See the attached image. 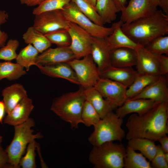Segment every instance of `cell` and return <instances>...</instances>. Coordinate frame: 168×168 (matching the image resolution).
I'll return each mask as SVG.
<instances>
[{"label":"cell","mask_w":168,"mask_h":168,"mask_svg":"<svg viewBox=\"0 0 168 168\" xmlns=\"http://www.w3.org/2000/svg\"><path fill=\"white\" fill-rule=\"evenodd\" d=\"M168 101L157 102L148 111L130 115L126 123V139L144 138L154 142L168 133Z\"/></svg>","instance_id":"6da1fadb"},{"label":"cell","mask_w":168,"mask_h":168,"mask_svg":"<svg viewBox=\"0 0 168 168\" xmlns=\"http://www.w3.org/2000/svg\"><path fill=\"white\" fill-rule=\"evenodd\" d=\"M121 28L133 42L145 47L155 38L168 34V15L157 10L129 24L123 23Z\"/></svg>","instance_id":"7a4b0ae2"},{"label":"cell","mask_w":168,"mask_h":168,"mask_svg":"<svg viewBox=\"0 0 168 168\" xmlns=\"http://www.w3.org/2000/svg\"><path fill=\"white\" fill-rule=\"evenodd\" d=\"M84 88L67 93L54 99L50 110L63 120L69 123L73 129L77 128L80 123L83 124L82 113L86 100Z\"/></svg>","instance_id":"3957f363"},{"label":"cell","mask_w":168,"mask_h":168,"mask_svg":"<svg viewBox=\"0 0 168 168\" xmlns=\"http://www.w3.org/2000/svg\"><path fill=\"white\" fill-rule=\"evenodd\" d=\"M35 125L31 118L24 123L15 126L14 134L10 144L5 149L8 157V163L12 168H19V163L28 144L36 139L43 137L40 133L33 134L31 128Z\"/></svg>","instance_id":"277c9868"},{"label":"cell","mask_w":168,"mask_h":168,"mask_svg":"<svg viewBox=\"0 0 168 168\" xmlns=\"http://www.w3.org/2000/svg\"><path fill=\"white\" fill-rule=\"evenodd\" d=\"M123 122L122 119L111 112L94 126V131L88 138L89 142L97 146L106 142L121 141L126 136L122 128Z\"/></svg>","instance_id":"5b68a950"},{"label":"cell","mask_w":168,"mask_h":168,"mask_svg":"<svg viewBox=\"0 0 168 168\" xmlns=\"http://www.w3.org/2000/svg\"><path fill=\"white\" fill-rule=\"evenodd\" d=\"M125 154L123 144L110 142L93 146L89 160L96 168H123Z\"/></svg>","instance_id":"8992f818"},{"label":"cell","mask_w":168,"mask_h":168,"mask_svg":"<svg viewBox=\"0 0 168 168\" xmlns=\"http://www.w3.org/2000/svg\"><path fill=\"white\" fill-rule=\"evenodd\" d=\"M62 11L68 21L76 24L92 37L105 39L113 32L112 26L107 27L93 22L71 1Z\"/></svg>","instance_id":"52a82bcc"},{"label":"cell","mask_w":168,"mask_h":168,"mask_svg":"<svg viewBox=\"0 0 168 168\" xmlns=\"http://www.w3.org/2000/svg\"><path fill=\"white\" fill-rule=\"evenodd\" d=\"M68 63L75 72L80 85L84 88L94 86L100 78V71L91 54Z\"/></svg>","instance_id":"ba28073f"},{"label":"cell","mask_w":168,"mask_h":168,"mask_svg":"<svg viewBox=\"0 0 168 168\" xmlns=\"http://www.w3.org/2000/svg\"><path fill=\"white\" fill-rule=\"evenodd\" d=\"M35 15L33 26L44 35L58 30H68V27L69 21L62 10L48 11Z\"/></svg>","instance_id":"9c48e42d"},{"label":"cell","mask_w":168,"mask_h":168,"mask_svg":"<svg viewBox=\"0 0 168 168\" xmlns=\"http://www.w3.org/2000/svg\"><path fill=\"white\" fill-rule=\"evenodd\" d=\"M68 30L71 40L69 47L75 58L80 59L90 54L92 36L76 24L69 21Z\"/></svg>","instance_id":"30bf717a"},{"label":"cell","mask_w":168,"mask_h":168,"mask_svg":"<svg viewBox=\"0 0 168 168\" xmlns=\"http://www.w3.org/2000/svg\"><path fill=\"white\" fill-rule=\"evenodd\" d=\"M94 87L105 99L116 108L121 106L127 99L126 92L128 87L115 81L100 77Z\"/></svg>","instance_id":"8fae6325"},{"label":"cell","mask_w":168,"mask_h":168,"mask_svg":"<svg viewBox=\"0 0 168 168\" xmlns=\"http://www.w3.org/2000/svg\"><path fill=\"white\" fill-rule=\"evenodd\" d=\"M157 10L148 0H130L128 6L121 10L120 20L124 24H129L151 15Z\"/></svg>","instance_id":"7c38bea8"},{"label":"cell","mask_w":168,"mask_h":168,"mask_svg":"<svg viewBox=\"0 0 168 168\" xmlns=\"http://www.w3.org/2000/svg\"><path fill=\"white\" fill-rule=\"evenodd\" d=\"M75 58V56L69 46L49 48L38 55L36 66L68 63Z\"/></svg>","instance_id":"4fadbf2b"},{"label":"cell","mask_w":168,"mask_h":168,"mask_svg":"<svg viewBox=\"0 0 168 168\" xmlns=\"http://www.w3.org/2000/svg\"><path fill=\"white\" fill-rule=\"evenodd\" d=\"M137 57L136 65L138 74L159 75V56L141 46L136 50Z\"/></svg>","instance_id":"5bb4252c"},{"label":"cell","mask_w":168,"mask_h":168,"mask_svg":"<svg viewBox=\"0 0 168 168\" xmlns=\"http://www.w3.org/2000/svg\"><path fill=\"white\" fill-rule=\"evenodd\" d=\"M131 99H148L159 102L168 101V88L165 76L160 75L156 80Z\"/></svg>","instance_id":"9a60e30c"},{"label":"cell","mask_w":168,"mask_h":168,"mask_svg":"<svg viewBox=\"0 0 168 168\" xmlns=\"http://www.w3.org/2000/svg\"><path fill=\"white\" fill-rule=\"evenodd\" d=\"M110 51L105 39L92 36L90 54L100 73L111 66Z\"/></svg>","instance_id":"2e32d148"},{"label":"cell","mask_w":168,"mask_h":168,"mask_svg":"<svg viewBox=\"0 0 168 168\" xmlns=\"http://www.w3.org/2000/svg\"><path fill=\"white\" fill-rule=\"evenodd\" d=\"M157 102L148 99H127L121 106L117 108L115 114L122 119L130 113L141 115L148 111Z\"/></svg>","instance_id":"e0dca14e"},{"label":"cell","mask_w":168,"mask_h":168,"mask_svg":"<svg viewBox=\"0 0 168 168\" xmlns=\"http://www.w3.org/2000/svg\"><path fill=\"white\" fill-rule=\"evenodd\" d=\"M34 106L32 100L27 97L21 101L4 117L3 122L14 126L22 124L29 118Z\"/></svg>","instance_id":"ac0fdd59"},{"label":"cell","mask_w":168,"mask_h":168,"mask_svg":"<svg viewBox=\"0 0 168 168\" xmlns=\"http://www.w3.org/2000/svg\"><path fill=\"white\" fill-rule=\"evenodd\" d=\"M36 66L44 74L51 77L62 78L71 83L80 85L75 72L68 63Z\"/></svg>","instance_id":"d6986e66"},{"label":"cell","mask_w":168,"mask_h":168,"mask_svg":"<svg viewBox=\"0 0 168 168\" xmlns=\"http://www.w3.org/2000/svg\"><path fill=\"white\" fill-rule=\"evenodd\" d=\"M138 74L132 67L119 68L110 66L100 73V77L109 79L119 83L128 88Z\"/></svg>","instance_id":"ffe728a7"},{"label":"cell","mask_w":168,"mask_h":168,"mask_svg":"<svg viewBox=\"0 0 168 168\" xmlns=\"http://www.w3.org/2000/svg\"><path fill=\"white\" fill-rule=\"evenodd\" d=\"M136 49L125 47L111 50L110 54L111 66L116 67H132L136 66L137 61Z\"/></svg>","instance_id":"44dd1931"},{"label":"cell","mask_w":168,"mask_h":168,"mask_svg":"<svg viewBox=\"0 0 168 168\" xmlns=\"http://www.w3.org/2000/svg\"><path fill=\"white\" fill-rule=\"evenodd\" d=\"M123 23L120 20L113 23L111 26L113 28L112 33L105 39L111 50L122 47L136 50L142 46L135 43L124 32L121 28Z\"/></svg>","instance_id":"7402d4cb"},{"label":"cell","mask_w":168,"mask_h":168,"mask_svg":"<svg viewBox=\"0 0 168 168\" xmlns=\"http://www.w3.org/2000/svg\"><path fill=\"white\" fill-rule=\"evenodd\" d=\"M86 100L89 101L102 119L117 108L105 99L94 86L84 88Z\"/></svg>","instance_id":"603a6c76"},{"label":"cell","mask_w":168,"mask_h":168,"mask_svg":"<svg viewBox=\"0 0 168 168\" xmlns=\"http://www.w3.org/2000/svg\"><path fill=\"white\" fill-rule=\"evenodd\" d=\"M2 95L7 114L12 110L22 100L28 97L26 90L21 84L15 83L4 88Z\"/></svg>","instance_id":"cb8c5ba5"},{"label":"cell","mask_w":168,"mask_h":168,"mask_svg":"<svg viewBox=\"0 0 168 168\" xmlns=\"http://www.w3.org/2000/svg\"><path fill=\"white\" fill-rule=\"evenodd\" d=\"M24 42L32 44L41 53L49 48L52 44L44 35L38 31L32 26L29 27L22 35Z\"/></svg>","instance_id":"d4e9b609"},{"label":"cell","mask_w":168,"mask_h":168,"mask_svg":"<svg viewBox=\"0 0 168 168\" xmlns=\"http://www.w3.org/2000/svg\"><path fill=\"white\" fill-rule=\"evenodd\" d=\"M128 140V146L138 151L151 162L156 152L157 145L155 142L144 138H134Z\"/></svg>","instance_id":"484cf974"},{"label":"cell","mask_w":168,"mask_h":168,"mask_svg":"<svg viewBox=\"0 0 168 168\" xmlns=\"http://www.w3.org/2000/svg\"><path fill=\"white\" fill-rule=\"evenodd\" d=\"M160 76L138 73L133 83L127 89V99L132 98L138 95L148 85L156 80Z\"/></svg>","instance_id":"4316f807"},{"label":"cell","mask_w":168,"mask_h":168,"mask_svg":"<svg viewBox=\"0 0 168 168\" xmlns=\"http://www.w3.org/2000/svg\"><path fill=\"white\" fill-rule=\"evenodd\" d=\"M95 8L105 24L115 20L117 13L120 12L113 0H96Z\"/></svg>","instance_id":"83f0119b"},{"label":"cell","mask_w":168,"mask_h":168,"mask_svg":"<svg viewBox=\"0 0 168 168\" xmlns=\"http://www.w3.org/2000/svg\"><path fill=\"white\" fill-rule=\"evenodd\" d=\"M124 168H152L150 161L141 153L137 152L127 146L124 160Z\"/></svg>","instance_id":"f1b7e54d"},{"label":"cell","mask_w":168,"mask_h":168,"mask_svg":"<svg viewBox=\"0 0 168 168\" xmlns=\"http://www.w3.org/2000/svg\"><path fill=\"white\" fill-rule=\"evenodd\" d=\"M26 74L24 68L16 63L0 62V81L4 78L9 81L16 80Z\"/></svg>","instance_id":"f546056e"},{"label":"cell","mask_w":168,"mask_h":168,"mask_svg":"<svg viewBox=\"0 0 168 168\" xmlns=\"http://www.w3.org/2000/svg\"><path fill=\"white\" fill-rule=\"evenodd\" d=\"M37 50L31 44H28L22 49L16 59V63L25 68L26 71L29 70L31 66H36L37 57L39 55Z\"/></svg>","instance_id":"4dcf8cb0"},{"label":"cell","mask_w":168,"mask_h":168,"mask_svg":"<svg viewBox=\"0 0 168 168\" xmlns=\"http://www.w3.org/2000/svg\"><path fill=\"white\" fill-rule=\"evenodd\" d=\"M80 10L95 23L104 26L102 20L94 7L88 0H71Z\"/></svg>","instance_id":"1f68e13d"},{"label":"cell","mask_w":168,"mask_h":168,"mask_svg":"<svg viewBox=\"0 0 168 168\" xmlns=\"http://www.w3.org/2000/svg\"><path fill=\"white\" fill-rule=\"evenodd\" d=\"M149 51L157 55H168V36L162 35L151 40L145 46Z\"/></svg>","instance_id":"d6a6232c"},{"label":"cell","mask_w":168,"mask_h":168,"mask_svg":"<svg viewBox=\"0 0 168 168\" xmlns=\"http://www.w3.org/2000/svg\"><path fill=\"white\" fill-rule=\"evenodd\" d=\"M44 35L51 44L58 47H68L70 44L71 38L68 30H58Z\"/></svg>","instance_id":"836d02e7"},{"label":"cell","mask_w":168,"mask_h":168,"mask_svg":"<svg viewBox=\"0 0 168 168\" xmlns=\"http://www.w3.org/2000/svg\"><path fill=\"white\" fill-rule=\"evenodd\" d=\"M81 116L83 124L87 127L94 126L101 119L95 109L86 100L83 105Z\"/></svg>","instance_id":"e575fe53"},{"label":"cell","mask_w":168,"mask_h":168,"mask_svg":"<svg viewBox=\"0 0 168 168\" xmlns=\"http://www.w3.org/2000/svg\"><path fill=\"white\" fill-rule=\"evenodd\" d=\"M71 0H45L35 8L32 13L35 15L41 12L54 10H63Z\"/></svg>","instance_id":"d590c367"},{"label":"cell","mask_w":168,"mask_h":168,"mask_svg":"<svg viewBox=\"0 0 168 168\" xmlns=\"http://www.w3.org/2000/svg\"><path fill=\"white\" fill-rule=\"evenodd\" d=\"M38 144L35 139L29 143L26 148L25 155L21 158L19 163V167L22 168H36L35 150Z\"/></svg>","instance_id":"8d00e7d4"},{"label":"cell","mask_w":168,"mask_h":168,"mask_svg":"<svg viewBox=\"0 0 168 168\" xmlns=\"http://www.w3.org/2000/svg\"><path fill=\"white\" fill-rule=\"evenodd\" d=\"M19 44V41L16 39L9 40L6 44L0 48V60L11 61L16 59L17 55L16 50Z\"/></svg>","instance_id":"74e56055"},{"label":"cell","mask_w":168,"mask_h":168,"mask_svg":"<svg viewBox=\"0 0 168 168\" xmlns=\"http://www.w3.org/2000/svg\"><path fill=\"white\" fill-rule=\"evenodd\" d=\"M165 152L160 145H157V150L154 157L151 161L152 168H168V163L164 157Z\"/></svg>","instance_id":"f35d334b"},{"label":"cell","mask_w":168,"mask_h":168,"mask_svg":"<svg viewBox=\"0 0 168 168\" xmlns=\"http://www.w3.org/2000/svg\"><path fill=\"white\" fill-rule=\"evenodd\" d=\"M8 17V15L6 11L0 10V27L7 22ZM8 38L7 33L2 31L0 29V48L5 44Z\"/></svg>","instance_id":"ab89813d"},{"label":"cell","mask_w":168,"mask_h":168,"mask_svg":"<svg viewBox=\"0 0 168 168\" xmlns=\"http://www.w3.org/2000/svg\"><path fill=\"white\" fill-rule=\"evenodd\" d=\"M159 73L160 75H164L168 73V57L166 55L159 56Z\"/></svg>","instance_id":"60d3db41"},{"label":"cell","mask_w":168,"mask_h":168,"mask_svg":"<svg viewBox=\"0 0 168 168\" xmlns=\"http://www.w3.org/2000/svg\"><path fill=\"white\" fill-rule=\"evenodd\" d=\"M0 168H12L8 163L7 152L0 145Z\"/></svg>","instance_id":"b9f144b4"},{"label":"cell","mask_w":168,"mask_h":168,"mask_svg":"<svg viewBox=\"0 0 168 168\" xmlns=\"http://www.w3.org/2000/svg\"><path fill=\"white\" fill-rule=\"evenodd\" d=\"M161 144V146L164 152H168V137L167 135L161 137L158 140Z\"/></svg>","instance_id":"7bdbcfd3"},{"label":"cell","mask_w":168,"mask_h":168,"mask_svg":"<svg viewBox=\"0 0 168 168\" xmlns=\"http://www.w3.org/2000/svg\"><path fill=\"white\" fill-rule=\"evenodd\" d=\"M45 0H19L21 4L28 6H34L39 5Z\"/></svg>","instance_id":"ee69618b"},{"label":"cell","mask_w":168,"mask_h":168,"mask_svg":"<svg viewBox=\"0 0 168 168\" xmlns=\"http://www.w3.org/2000/svg\"><path fill=\"white\" fill-rule=\"evenodd\" d=\"M6 112V107L3 100H0V123L2 124Z\"/></svg>","instance_id":"f6af8a7d"},{"label":"cell","mask_w":168,"mask_h":168,"mask_svg":"<svg viewBox=\"0 0 168 168\" xmlns=\"http://www.w3.org/2000/svg\"><path fill=\"white\" fill-rule=\"evenodd\" d=\"M127 0H113L116 7L120 11L125 7Z\"/></svg>","instance_id":"bcb514c9"},{"label":"cell","mask_w":168,"mask_h":168,"mask_svg":"<svg viewBox=\"0 0 168 168\" xmlns=\"http://www.w3.org/2000/svg\"><path fill=\"white\" fill-rule=\"evenodd\" d=\"M158 6L166 14L168 15V0H161Z\"/></svg>","instance_id":"7dc6e473"},{"label":"cell","mask_w":168,"mask_h":168,"mask_svg":"<svg viewBox=\"0 0 168 168\" xmlns=\"http://www.w3.org/2000/svg\"><path fill=\"white\" fill-rule=\"evenodd\" d=\"M149 2L152 5L156 7L158 6L159 3L161 0H148Z\"/></svg>","instance_id":"c3c4849f"},{"label":"cell","mask_w":168,"mask_h":168,"mask_svg":"<svg viewBox=\"0 0 168 168\" xmlns=\"http://www.w3.org/2000/svg\"><path fill=\"white\" fill-rule=\"evenodd\" d=\"M95 7L96 0H88Z\"/></svg>","instance_id":"681fc988"},{"label":"cell","mask_w":168,"mask_h":168,"mask_svg":"<svg viewBox=\"0 0 168 168\" xmlns=\"http://www.w3.org/2000/svg\"><path fill=\"white\" fill-rule=\"evenodd\" d=\"M164 157L166 161L168 163V152H165Z\"/></svg>","instance_id":"f907efd6"},{"label":"cell","mask_w":168,"mask_h":168,"mask_svg":"<svg viewBox=\"0 0 168 168\" xmlns=\"http://www.w3.org/2000/svg\"><path fill=\"white\" fill-rule=\"evenodd\" d=\"M2 137L0 135V145H1V143L2 142Z\"/></svg>","instance_id":"816d5d0a"}]
</instances>
